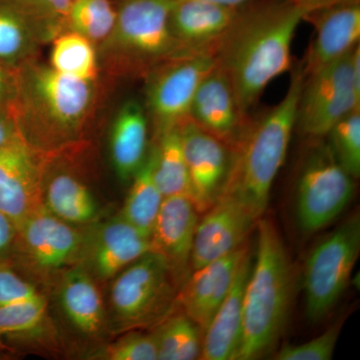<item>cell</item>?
Wrapping results in <instances>:
<instances>
[{
  "label": "cell",
  "instance_id": "obj_22",
  "mask_svg": "<svg viewBox=\"0 0 360 360\" xmlns=\"http://www.w3.org/2000/svg\"><path fill=\"white\" fill-rule=\"evenodd\" d=\"M252 262L248 250L239 264L231 290L203 333L200 359L236 360L243 330V297Z\"/></svg>",
  "mask_w": 360,
  "mask_h": 360
},
{
  "label": "cell",
  "instance_id": "obj_26",
  "mask_svg": "<svg viewBox=\"0 0 360 360\" xmlns=\"http://www.w3.org/2000/svg\"><path fill=\"white\" fill-rule=\"evenodd\" d=\"M153 167L155 153L153 148H151L141 168L131 179V187L120 214L130 224L134 225L137 231L149 238L165 200L156 184Z\"/></svg>",
  "mask_w": 360,
  "mask_h": 360
},
{
  "label": "cell",
  "instance_id": "obj_37",
  "mask_svg": "<svg viewBox=\"0 0 360 360\" xmlns=\"http://www.w3.org/2000/svg\"><path fill=\"white\" fill-rule=\"evenodd\" d=\"M18 240V231L11 219L0 212V259H6Z\"/></svg>",
  "mask_w": 360,
  "mask_h": 360
},
{
  "label": "cell",
  "instance_id": "obj_38",
  "mask_svg": "<svg viewBox=\"0 0 360 360\" xmlns=\"http://www.w3.org/2000/svg\"><path fill=\"white\" fill-rule=\"evenodd\" d=\"M20 143L25 142L21 137L15 123L9 116L0 111V149L11 148Z\"/></svg>",
  "mask_w": 360,
  "mask_h": 360
},
{
  "label": "cell",
  "instance_id": "obj_5",
  "mask_svg": "<svg viewBox=\"0 0 360 360\" xmlns=\"http://www.w3.org/2000/svg\"><path fill=\"white\" fill-rule=\"evenodd\" d=\"M174 0H120L115 27L97 47L99 65L116 77L144 78L184 53L170 30Z\"/></svg>",
  "mask_w": 360,
  "mask_h": 360
},
{
  "label": "cell",
  "instance_id": "obj_15",
  "mask_svg": "<svg viewBox=\"0 0 360 360\" xmlns=\"http://www.w3.org/2000/svg\"><path fill=\"white\" fill-rule=\"evenodd\" d=\"M40 155L26 143L0 149V212L18 229L44 207Z\"/></svg>",
  "mask_w": 360,
  "mask_h": 360
},
{
  "label": "cell",
  "instance_id": "obj_13",
  "mask_svg": "<svg viewBox=\"0 0 360 360\" xmlns=\"http://www.w3.org/2000/svg\"><path fill=\"white\" fill-rule=\"evenodd\" d=\"M304 20L314 28V39L300 63L304 77L345 58L359 45L360 0L315 9Z\"/></svg>",
  "mask_w": 360,
  "mask_h": 360
},
{
  "label": "cell",
  "instance_id": "obj_19",
  "mask_svg": "<svg viewBox=\"0 0 360 360\" xmlns=\"http://www.w3.org/2000/svg\"><path fill=\"white\" fill-rule=\"evenodd\" d=\"M189 117L232 149L245 132L251 116L241 112L229 77L217 65L196 90Z\"/></svg>",
  "mask_w": 360,
  "mask_h": 360
},
{
  "label": "cell",
  "instance_id": "obj_33",
  "mask_svg": "<svg viewBox=\"0 0 360 360\" xmlns=\"http://www.w3.org/2000/svg\"><path fill=\"white\" fill-rule=\"evenodd\" d=\"M45 311L46 302L42 295L32 302L0 307V338L37 328Z\"/></svg>",
  "mask_w": 360,
  "mask_h": 360
},
{
  "label": "cell",
  "instance_id": "obj_41",
  "mask_svg": "<svg viewBox=\"0 0 360 360\" xmlns=\"http://www.w3.org/2000/svg\"><path fill=\"white\" fill-rule=\"evenodd\" d=\"M207 1L215 2V4H222V6L239 7L255 1V0H207Z\"/></svg>",
  "mask_w": 360,
  "mask_h": 360
},
{
  "label": "cell",
  "instance_id": "obj_25",
  "mask_svg": "<svg viewBox=\"0 0 360 360\" xmlns=\"http://www.w3.org/2000/svg\"><path fill=\"white\" fill-rule=\"evenodd\" d=\"M42 195L45 210L68 224H89L96 219V200L89 187L75 174L65 170L56 172L47 180Z\"/></svg>",
  "mask_w": 360,
  "mask_h": 360
},
{
  "label": "cell",
  "instance_id": "obj_28",
  "mask_svg": "<svg viewBox=\"0 0 360 360\" xmlns=\"http://www.w3.org/2000/svg\"><path fill=\"white\" fill-rule=\"evenodd\" d=\"M49 66L61 75L86 82H97L101 70L96 45L70 30L51 40Z\"/></svg>",
  "mask_w": 360,
  "mask_h": 360
},
{
  "label": "cell",
  "instance_id": "obj_24",
  "mask_svg": "<svg viewBox=\"0 0 360 360\" xmlns=\"http://www.w3.org/2000/svg\"><path fill=\"white\" fill-rule=\"evenodd\" d=\"M60 303L71 323L86 335L103 328V298L94 278L82 266L66 271L60 288Z\"/></svg>",
  "mask_w": 360,
  "mask_h": 360
},
{
  "label": "cell",
  "instance_id": "obj_16",
  "mask_svg": "<svg viewBox=\"0 0 360 360\" xmlns=\"http://www.w3.org/2000/svg\"><path fill=\"white\" fill-rule=\"evenodd\" d=\"M16 231L26 257L41 270L63 269L84 250L82 233L47 212L44 206L30 215Z\"/></svg>",
  "mask_w": 360,
  "mask_h": 360
},
{
  "label": "cell",
  "instance_id": "obj_3",
  "mask_svg": "<svg viewBox=\"0 0 360 360\" xmlns=\"http://www.w3.org/2000/svg\"><path fill=\"white\" fill-rule=\"evenodd\" d=\"M303 82L300 65L292 71L283 99L266 112L251 117L231 149V168L221 193L234 196L257 220L264 217L272 184L288 155Z\"/></svg>",
  "mask_w": 360,
  "mask_h": 360
},
{
  "label": "cell",
  "instance_id": "obj_10",
  "mask_svg": "<svg viewBox=\"0 0 360 360\" xmlns=\"http://www.w3.org/2000/svg\"><path fill=\"white\" fill-rule=\"evenodd\" d=\"M174 283L167 260L149 251L116 276L110 291L116 316L129 326L155 321L174 302Z\"/></svg>",
  "mask_w": 360,
  "mask_h": 360
},
{
  "label": "cell",
  "instance_id": "obj_2",
  "mask_svg": "<svg viewBox=\"0 0 360 360\" xmlns=\"http://www.w3.org/2000/svg\"><path fill=\"white\" fill-rule=\"evenodd\" d=\"M98 94V80L77 79L32 61L16 71L11 118L35 153H54L82 136L96 112Z\"/></svg>",
  "mask_w": 360,
  "mask_h": 360
},
{
  "label": "cell",
  "instance_id": "obj_9",
  "mask_svg": "<svg viewBox=\"0 0 360 360\" xmlns=\"http://www.w3.org/2000/svg\"><path fill=\"white\" fill-rule=\"evenodd\" d=\"M352 53L304 77L295 123L304 136L324 139L341 118L360 110V89L352 77Z\"/></svg>",
  "mask_w": 360,
  "mask_h": 360
},
{
  "label": "cell",
  "instance_id": "obj_35",
  "mask_svg": "<svg viewBox=\"0 0 360 360\" xmlns=\"http://www.w3.org/2000/svg\"><path fill=\"white\" fill-rule=\"evenodd\" d=\"M40 296L34 286L21 278L6 259H0V307L32 302Z\"/></svg>",
  "mask_w": 360,
  "mask_h": 360
},
{
  "label": "cell",
  "instance_id": "obj_6",
  "mask_svg": "<svg viewBox=\"0 0 360 360\" xmlns=\"http://www.w3.org/2000/svg\"><path fill=\"white\" fill-rule=\"evenodd\" d=\"M360 252V219L354 214L310 251L303 272L305 312L324 319L347 290Z\"/></svg>",
  "mask_w": 360,
  "mask_h": 360
},
{
  "label": "cell",
  "instance_id": "obj_27",
  "mask_svg": "<svg viewBox=\"0 0 360 360\" xmlns=\"http://www.w3.org/2000/svg\"><path fill=\"white\" fill-rule=\"evenodd\" d=\"M153 174L163 198L186 195L191 198V184L182 150L179 127L155 137Z\"/></svg>",
  "mask_w": 360,
  "mask_h": 360
},
{
  "label": "cell",
  "instance_id": "obj_1",
  "mask_svg": "<svg viewBox=\"0 0 360 360\" xmlns=\"http://www.w3.org/2000/svg\"><path fill=\"white\" fill-rule=\"evenodd\" d=\"M311 11L300 0L245 4L215 51L243 115L250 117L267 85L291 70L298 25Z\"/></svg>",
  "mask_w": 360,
  "mask_h": 360
},
{
  "label": "cell",
  "instance_id": "obj_12",
  "mask_svg": "<svg viewBox=\"0 0 360 360\" xmlns=\"http://www.w3.org/2000/svg\"><path fill=\"white\" fill-rule=\"evenodd\" d=\"M191 184V200L205 213L219 198L231 163V149L187 117L179 127Z\"/></svg>",
  "mask_w": 360,
  "mask_h": 360
},
{
  "label": "cell",
  "instance_id": "obj_23",
  "mask_svg": "<svg viewBox=\"0 0 360 360\" xmlns=\"http://www.w3.org/2000/svg\"><path fill=\"white\" fill-rule=\"evenodd\" d=\"M148 115L139 101H127L116 113L110 132V155L116 174L131 179L148 155Z\"/></svg>",
  "mask_w": 360,
  "mask_h": 360
},
{
  "label": "cell",
  "instance_id": "obj_32",
  "mask_svg": "<svg viewBox=\"0 0 360 360\" xmlns=\"http://www.w3.org/2000/svg\"><path fill=\"white\" fill-rule=\"evenodd\" d=\"M342 322L338 321L324 333L307 342L283 345L277 352V360H329L335 354Z\"/></svg>",
  "mask_w": 360,
  "mask_h": 360
},
{
  "label": "cell",
  "instance_id": "obj_14",
  "mask_svg": "<svg viewBox=\"0 0 360 360\" xmlns=\"http://www.w3.org/2000/svg\"><path fill=\"white\" fill-rule=\"evenodd\" d=\"M258 220L240 201L221 193L198 220L191 258V271L229 255L246 243Z\"/></svg>",
  "mask_w": 360,
  "mask_h": 360
},
{
  "label": "cell",
  "instance_id": "obj_36",
  "mask_svg": "<svg viewBox=\"0 0 360 360\" xmlns=\"http://www.w3.org/2000/svg\"><path fill=\"white\" fill-rule=\"evenodd\" d=\"M15 97L16 72L0 63V111L11 118Z\"/></svg>",
  "mask_w": 360,
  "mask_h": 360
},
{
  "label": "cell",
  "instance_id": "obj_40",
  "mask_svg": "<svg viewBox=\"0 0 360 360\" xmlns=\"http://www.w3.org/2000/svg\"><path fill=\"white\" fill-rule=\"evenodd\" d=\"M309 7L310 11L322 8V7L333 6V4H340V2L348 1V0H300Z\"/></svg>",
  "mask_w": 360,
  "mask_h": 360
},
{
  "label": "cell",
  "instance_id": "obj_39",
  "mask_svg": "<svg viewBox=\"0 0 360 360\" xmlns=\"http://www.w3.org/2000/svg\"><path fill=\"white\" fill-rule=\"evenodd\" d=\"M32 1L44 13L65 25L66 15L75 0H32Z\"/></svg>",
  "mask_w": 360,
  "mask_h": 360
},
{
  "label": "cell",
  "instance_id": "obj_29",
  "mask_svg": "<svg viewBox=\"0 0 360 360\" xmlns=\"http://www.w3.org/2000/svg\"><path fill=\"white\" fill-rule=\"evenodd\" d=\"M160 360L200 359L203 331L187 315H172L155 333Z\"/></svg>",
  "mask_w": 360,
  "mask_h": 360
},
{
  "label": "cell",
  "instance_id": "obj_30",
  "mask_svg": "<svg viewBox=\"0 0 360 360\" xmlns=\"http://www.w3.org/2000/svg\"><path fill=\"white\" fill-rule=\"evenodd\" d=\"M116 20L110 0H75L65 20V30L90 40L96 49L108 39Z\"/></svg>",
  "mask_w": 360,
  "mask_h": 360
},
{
  "label": "cell",
  "instance_id": "obj_31",
  "mask_svg": "<svg viewBox=\"0 0 360 360\" xmlns=\"http://www.w3.org/2000/svg\"><path fill=\"white\" fill-rule=\"evenodd\" d=\"M328 146L341 167L354 179L360 176V110L341 118L328 134Z\"/></svg>",
  "mask_w": 360,
  "mask_h": 360
},
{
  "label": "cell",
  "instance_id": "obj_7",
  "mask_svg": "<svg viewBox=\"0 0 360 360\" xmlns=\"http://www.w3.org/2000/svg\"><path fill=\"white\" fill-rule=\"evenodd\" d=\"M354 180L341 167L328 142L315 144L303 161L296 184L300 229L314 233L338 219L354 198Z\"/></svg>",
  "mask_w": 360,
  "mask_h": 360
},
{
  "label": "cell",
  "instance_id": "obj_18",
  "mask_svg": "<svg viewBox=\"0 0 360 360\" xmlns=\"http://www.w3.org/2000/svg\"><path fill=\"white\" fill-rule=\"evenodd\" d=\"M248 250L246 241L238 250L191 271L182 285L177 297L182 312L203 333L231 290L239 264Z\"/></svg>",
  "mask_w": 360,
  "mask_h": 360
},
{
  "label": "cell",
  "instance_id": "obj_11",
  "mask_svg": "<svg viewBox=\"0 0 360 360\" xmlns=\"http://www.w3.org/2000/svg\"><path fill=\"white\" fill-rule=\"evenodd\" d=\"M65 32L32 0H0V63L16 72L37 60L40 45Z\"/></svg>",
  "mask_w": 360,
  "mask_h": 360
},
{
  "label": "cell",
  "instance_id": "obj_4",
  "mask_svg": "<svg viewBox=\"0 0 360 360\" xmlns=\"http://www.w3.org/2000/svg\"><path fill=\"white\" fill-rule=\"evenodd\" d=\"M257 243L243 297V330L236 360L260 359L283 335L292 300L293 269L272 219H258Z\"/></svg>",
  "mask_w": 360,
  "mask_h": 360
},
{
  "label": "cell",
  "instance_id": "obj_21",
  "mask_svg": "<svg viewBox=\"0 0 360 360\" xmlns=\"http://www.w3.org/2000/svg\"><path fill=\"white\" fill-rule=\"evenodd\" d=\"M86 248L96 276L108 279L151 251V241L118 215L98 227Z\"/></svg>",
  "mask_w": 360,
  "mask_h": 360
},
{
  "label": "cell",
  "instance_id": "obj_20",
  "mask_svg": "<svg viewBox=\"0 0 360 360\" xmlns=\"http://www.w3.org/2000/svg\"><path fill=\"white\" fill-rule=\"evenodd\" d=\"M240 7L207 0H174L170 11V30L182 51L215 53Z\"/></svg>",
  "mask_w": 360,
  "mask_h": 360
},
{
  "label": "cell",
  "instance_id": "obj_17",
  "mask_svg": "<svg viewBox=\"0 0 360 360\" xmlns=\"http://www.w3.org/2000/svg\"><path fill=\"white\" fill-rule=\"evenodd\" d=\"M198 214L189 196H168L162 201L151 232V251L167 260L175 281L182 285L191 271Z\"/></svg>",
  "mask_w": 360,
  "mask_h": 360
},
{
  "label": "cell",
  "instance_id": "obj_34",
  "mask_svg": "<svg viewBox=\"0 0 360 360\" xmlns=\"http://www.w3.org/2000/svg\"><path fill=\"white\" fill-rule=\"evenodd\" d=\"M104 359L110 360H158L155 333H131L106 348Z\"/></svg>",
  "mask_w": 360,
  "mask_h": 360
},
{
  "label": "cell",
  "instance_id": "obj_8",
  "mask_svg": "<svg viewBox=\"0 0 360 360\" xmlns=\"http://www.w3.org/2000/svg\"><path fill=\"white\" fill-rule=\"evenodd\" d=\"M217 65L214 52H184L156 66L144 77L146 110L155 137L176 129L188 117L196 90Z\"/></svg>",
  "mask_w": 360,
  "mask_h": 360
}]
</instances>
